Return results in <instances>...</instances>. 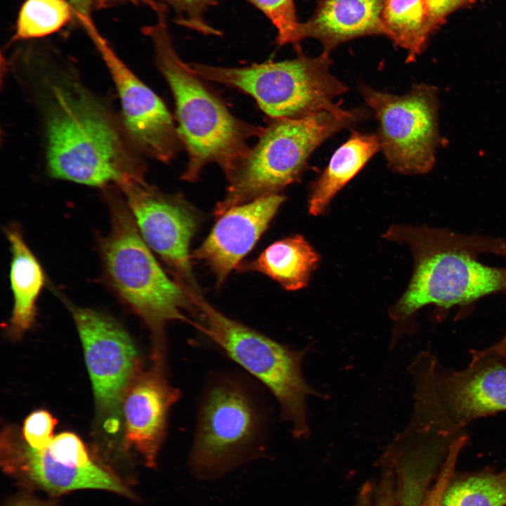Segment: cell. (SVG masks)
I'll use <instances>...</instances> for the list:
<instances>
[{
	"label": "cell",
	"instance_id": "obj_19",
	"mask_svg": "<svg viewBox=\"0 0 506 506\" xmlns=\"http://www.w3.org/2000/svg\"><path fill=\"white\" fill-rule=\"evenodd\" d=\"M380 150L377 134L352 131L349 138L332 155L320 176L311 184L309 212L323 214L336 194L365 167Z\"/></svg>",
	"mask_w": 506,
	"mask_h": 506
},
{
	"label": "cell",
	"instance_id": "obj_6",
	"mask_svg": "<svg viewBox=\"0 0 506 506\" xmlns=\"http://www.w3.org/2000/svg\"><path fill=\"white\" fill-rule=\"evenodd\" d=\"M367 117L362 108L342 114L320 111L296 118L272 119L234 170L214 214L254 200L280 193L299 180L313 152L335 134L350 129Z\"/></svg>",
	"mask_w": 506,
	"mask_h": 506
},
{
	"label": "cell",
	"instance_id": "obj_31",
	"mask_svg": "<svg viewBox=\"0 0 506 506\" xmlns=\"http://www.w3.org/2000/svg\"><path fill=\"white\" fill-rule=\"evenodd\" d=\"M472 358L490 356L506 361V335L488 348L471 351Z\"/></svg>",
	"mask_w": 506,
	"mask_h": 506
},
{
	"label": "cell",
	"instance_id": "obj_30",
	"mask_svg": "<svg viewBox=\"0 0 506 506\" xmlns=\"http://www.w3.org/2000/svg\"><path fill=\"white\" fill-rule=\"evenodd\" d=\"M389 483L381 484L380 488L365 493L362 506H395L394 497Z\"/></svg>",
	"mask_w": 506,
	"mask_h": 506
},
{
	"label": "cell",
	"instance_id": "obj_7",
	"mask_svg": "<svg viewBox=\"0 0 506 506\" xmlns=\"http://www.w3.org/2000/svg\"><path fill=\"white\" fill-rule=\"evenodd\" d=\"M187 294L201 315L202 323L195 327L270 391L295 437L308 436L306 400L311 396H323L306 382L302 372V361L311 346L292 349L226 316L211 305L201 292Z\"/></svg>",
	"mask_w": 506,
	"mask_h": 506
},
{
	"label": "cell",
	"instance_id": "obj_29",
	"mask_svg": "<svg viewBox=\"0 0 506 506\" xmlns=\"http://www.w3.org/2000/svg\"><path fill=\"white\" fill-rule=\"evenodd\" d=\"M476 1L478 0H425L432 32L443 23L449 14Z\"/></svg>",
	"mask_w": 506,
	"mask_h": 506
},
{
	"label": "cell",
	"instance_id": "obj_18",
	"mask_svg": "<svg viewBox=\"0 0 506 506\" xmlns=\"http://www.w3.org/2000/svg\"><path fill=\"white\" fill-rule=\"evenodd\" d=\"M11 253L10 283L13 306L10 332L20 336L34 324L37 302L46 283L44 270L17 224L6 228Z\"/></svg>",
	"mask_w": 506,
	"mask_h": 506
},
{
	"label": "cell",
	"instance_id": "obj_28",
	"mask_svg": "<svg viewBox=\"0 0 506 506\" xmlns=\"http://www.w3.org/2000/svg\"><path fill=\"white\" fill-rule=\"evenodd\" d=\"M464 444L459 441L451 443L441 467L439 476L428 494L424 506H440L444 490L454 474L459 454Z\"/></svg>",
	"mask_w": 506,
	"mask_h": 506
},
{
	"label": "cell",
	"instance_id": "obj_17",
	"mask_svg": "<svg viewBox=\"0 0 506 506\" xmlns=\"http://www.w3.org/2000/svg\"><path fill=\"white\" fill-rule=\"evenodd\" d=\"M385 0H319L314 14L301 22V39L314 38L329 53L337 46L367 35L386 36L382 14Z\"/></svg>",
	"mask_w": 506,
	"mask_h": 506
},
{
	"label": "cell",
	"instance_id": "obj_12",
	"mask_svg": "<svg viewBox=\"0 0 506 506\" xmlns=\"http://www.w3.org/2000/svg\"><path fill=\"white\" fill-rule=\"evenodd\" d=\"M83 346L85 362L97 406L117 429L124 396L142 371L141 359L131 337L112 318L97 311L72 305Z\"/></svg>",
	"mask_w": 506,
	"mask_h": 506
},
{
	"label": "cell",
	"instance_id": "obj_33",
	"mask_svg": "<svg viewBox=\"0 0 506 506\" xmlns=\"http://www.w3.org/2000/svg\"><path fill=\"white\" fill-rule=\"evenodd\" d=\"M93 0H70V2L81 11V13L85 15L90 4Z\"/></svg>",
	"mask_w": 506,
	"mask_h": 506
},
{
	"label": "cell",
	"instance_id": "obj_2",
	"mask_svg": "<svg viewBox=\"0 0 506 506\" xmlns=\"http://www.w3.org/2000/svg\"><path fill=\"white\" fill-rule=\"evenodd\" d=\"M383 238L406 245L414 259L409 285L389 311L396 323L409 320L425 306H464L506 291V268L477 259L483 253L506 258L505 239L408 225H393Z\"/></svg>",
	"mask_w": 506,
	"mask_h": 506
},
{
	"label": "cell",
	"instance_id": "obj_3",
	"mask_svg": "<svg viewBox=\"0 0 506 506\" xmlns=\"http://www.w3.org/2000/svg\"><path fill=\"white\" fill-rule=\"evenodd\" d=\"M156 25L145 28L151 38L158 69L172 93L177 131L188 155L181 179L193 182L205 166L216 163L226 177L250 147L248 141L264 128L235 117L222 100L176 52L166 23V11L157 12Z\"/></svg>",
	"mask_w": 506,
	"mask_h": 506
},
{
	"label": "cell",
	"instance_id": "obj_9",
	"mask_svg": "<svg viewBox=\"0 0 506 506\" xmlns=\"http://www.w3.org/2000/svg\"><path fill=\"white\" fill-rule=\"evenodd\" d=\"M329 55L310 57L299 51L291 60L242 67L188 65L203 79L251 96L271 119L296 118L320 111L346 112L334 101L348 88L330 72Z\"/></svg>",
	"mask_w": 506,
	"mask_h": 506
},
{
	"label": "cell",
	"instance_id": "obj_11",
	"mask_svg": "<svg viewBox=\"0 0 506 506\" xmlns=\"http://www.w3.org/2000/svg\"><path fill=\"white\" fill-rule=\"evenodd\" d=\"M118 188L149 247L169 267L186 292L200 291L190 263L189 247L199 224L197 211L181 195H168L133 176Z\"/></svg>",
	"mask_w": 506,
	"mask_h": 506
},
{
	"label": "cell",
	"instance_id": "obj_8",
	"mask_svg": "<svg viewBox=\"0 0 506 506\" xmlns=\"http://www.w3.org/2000/svg\"><path fill=\"white\" fill-rule=\"evenodd\" d=\"M415 384L412 422L448 436L462 434L473 420L506 411V361L472 358L462 370H452L422 352L410 366Z\"/></svg>",
	"mask_w": 506,
	"mask_h": 506
},
{
	"label": "cell",
	"instance_id": "obj_13",
	"mask_svg": "<svg viewBox=\"0 0 506 506\" xmlns=\"http://www.w3.org/2000/svg\"><path fill=\"white\" fill-rule=\"evenodd\" d=\"M87 27L116 87L121 119L131 142L141 155L170 162L183 144L164 102L120 60L89 24Z\"/></svg>",
	"mask_w": 506,
	"mask_h": 506
},
{
	"label": "cell",
	"instance_id": "obj_15",
	"mask_svg": "<svg viewBox=\"0 0 506 506\" xmlns=\"http://www.w3.org/2000/svg\"><path fill=\"white\" fill-rule=\"evenodd\" d=\"M167 371L153 363L148 370L136 376L122 403L124 448L135 450L150 467L156 466L167 434L169 411L181 395L168 382Z\"/></svg>",
	"mask_w": 506,
	"mask_h": 506
},
{
	"label": "cell",
	"instance_id": "obj_21",
	"mask_svg": "<svg viewBox=\"0 0 506 506\" xmlns=\"http://www.w3.org/2000/svg\"><path fill=\"white\" fill-rule=\"evenodd\" d=\"M386 37L407 51L413 62L433 33L425 0H385L382 14Z\"/></svg>",
	"mask_w": 506,
	"mask_h": 506
},
{
	"label": "cell",
	"instance_id": "obj_24",
	"mask_svg": "<svg viewBox=\"0 0 506 506\" xmlns=\"http://www.w3.org/2000/svg\"><path fill=\"white\" fill-rule=\"evenodd\" d=\"M260 10L277 30L276 42L296 46L302 40L301 22L297 17L294 0H245Z\"/></svg>",
	"mask_w": 506,
	"mask_h": 506
},
{
	"label": "cell",
	"instance_id": "obj_14",
	"mask_svg": "<svg viewBox=\"0 0 506 506\" xmlns=\"http://www.w3.org/2000/svg\"><path fill=\"white\" fill-rule=\"evenodd\" d=\"M1 463L4 470L18 481L53 495L91 488L133 496L106 467L96 462L78 467L58 461L46 448L29 446L15 427H6L1 433Z\"/></svg>",
	"mask_w": 506,
	"mask_h": 506
},
{
	"label": "cell",
	"instance_id": "obj_10",
	"mask_svg": "<svg viewBox=\"0 0 506 506\" xmlns=\"http://www.w3.org/2000/svg\"><path fill=\"white\" fill-rule=\"evenodd\" d=\"M359 91L375 115L380 150L389 168L401 174L429 172L439 141L436 89L421 84L398 96L361 84Z\"/></svg>",
	"mask_w": 506,
	"mask_h": 506
},
{
	"label": "cell",
	"instance_id": "obj_5",
	"mask_svg": "<svg viewBox=\"0 0 506 506\" xmlns=\"http://www.w3.org/2000/svg\"><path fill=\"white\" fill-rule=\"evenodd\" d=\"M269 411L251 379L214 372L202 389L188 465L198 478H217L265 451Z\"/></svg>",
	"mask_w": 506,
	"mask_h": 506
},
{
	"label": "cell",
	"instance_id": "obj_4",
	"mask_svg": "<svg viewBox=\"0 0 506 506\" xmlns=\"http://www.w3.org/2000/svg\"><path fill=\"white\" fill-rule=\"evenodd\" d=\"M105 190L111 216L110 230L99 242L105 279L149 328L152 358L167 361V323L179 320L194 326L185 311L197 310L183 287L162 270L115 186Z\"/></svg>",
	"mask_w": 506,
	"mask_h": 506
},
{
	"label": "cell",
	"instance_id": "obj_32",
	"mask_svg": "<svg viewBox=\"0 0 506 506\" xmlns=\"http://www.w3.org/2000/svg\"><path fill=\"white\" fill-rule=\"evenodd\" d=\"M8 506H46L45 504L41 503L37 500L25 498L20 499L12 502Z\"/></svg>",
	"mask_w": 506,
	"mask_h": 506
},
{
	"label": "cell",
	"instance_id": "obj_23",
	"mask_svg": "<svg viewBox=\"0 0 506 506\" xmlns=\"http://www.w3.org/2000/svg\"><path fill=\"white\" fill-rule=\"evenodd\" d=\"M72 8L65 0H26L18 14L17 39H30L51 34L70 19Z\"/></svg>",
	"mask_w": 506,
	"mask_h": 506
},
{
	"label": "cell",
	"instance_id": "obj_26",
	"mask_svg": "<svg viewBox=\"0 0 506 506\" xmlns=\"http://www.w3.org/2000/svg\"><path fill=\"white\" fill-rule=\"evenodd\" d=\"M46 449L56 460L70 465L84 467L95 462L82 441L74 433L63 432L56 435Z\"/></svg>",
	"mask_w": 506,
	"mask_h": 506
},
{
	"label": "cell",
	"instance_id": "obj_20",
	"mask_svg": "<svg viewBox=\"0 0 506 506\" xmlns=\"http://www.w3.org/2000/svg\"><path fill=\"white\" fill-rule=\"evenodd\" d=\"M320 263V255L300 235L278 240L255 259L238 266L240 271H257L278 282L287 290L306 287Z\"/></svg>",
	"mask_w": 506,
	"mask_h": 506
},
{
	"label": "cell",
	"instance_id": "obj_16",
	"mask_svg": "<svg viewBox=\"0 0 506 506\" xmlns=\"http://www.w3.org/2000/svg\"><path fill=\"white\" fill-rule=\"evenodd\" d=\"M285 200L278 193L229 209L190 257L207 264L218 286L221 285L254 247Z\"/></svg>",
	"mask_w": 506,
	"mask_h": 506
},
{
	"label": "cell",
	"instance_id": "obj_22",
	"mask_svg": "<svg viewBox=\"0 0 506 506\" xmlns=\"http://www.w3.org/2000/svg\"><path fill=\"white\" fill-rule=\"evenodd\" d=\"M440 506H506V469L453 474Z\"/></svg>",
	"mask_w": 506,
	"mask_h": 506
},
{
	"label": "cell",
	"instance_id": "obj_1",
	"mask_svg": "<svg viewBox=\"0 0 506 506\" xmlns=\"http://www.w3.org/2000/svg\"><path fill=\"white\" fill-rule=\"evenodd\" d=\"M25 83L37 110L46 168L56 179L105 188L145 174L121 118L64 63L30 59Z\"/></svg>",
	"mask_w": 506,
	"mask_h": 506
},
{
	"label": "cell",
	"instance_id": "obj_27",
	"mask_svg": "<svg viewBox=\"0 0 506 506\" xmlns=\"http://www.w3.org/2000/svg\"><path fill=\"white\" fill-rule=\"evenodd\" d=\"M57 420L48 411L38 410L25 420L21 436L26 443L36 450L46 448L53 439Z\"/></svg>",
	"mask_w": 506,
	"mask_h": 506
},
{
	"label": "cell",
	"instance_id": "obj_25",
	"mask_svg": "<svg viewBox=\"0 0 506 506\" xmlns=\"http://www.w3.org/2000/svg\"><path fill=\"white\" fill-rule=\"evenodd\" d=\"M174 10L175 22L204 34L219 35L220 32L208 25L205 13L218 0H165Z\"/></svg>",
	"mask_w": 506,
	"mask_h": 506
}]
</instances>
